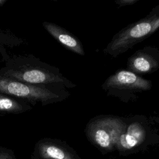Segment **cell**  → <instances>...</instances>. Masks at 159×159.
I'll return each mask as SVG.
<instances>
[{
  "label": "cell",
  "instance_id": "cell-14",
  "mask_svg": "<svg viewBox=\"0 0 159 159\" xmlns=\"http://www.w3.org/2000/svg\"><path fill=\"white\" fill-rule=\"evenodd\" d=\"M52 1H58V0H52Z\"/></svg>",
  "mask_w": 159,
  "mask_h": 159
},
{
  "label": "cell",
  "instance_id": "cell-11",
  "mask_svg": "<svg viewBox=\"0 0 159 159\" xmlns=\"http://www.w3.org/2000/svg\"><path fill=\"white\" fill-rule=\"evenodd\" d=\"M0 159H16L14 151L6 147H0Z\"/></svg>",
  "mask_w": 159,
  "mask_h": 159
},
{
  "label": "cell",
  "instance_id": "cell-8",
  "mask_svg": "<svg viewBox=\"0 0 159 159\" xmlns=\"http://www.w3.org/2000/svg\"><path fill=\"white\" fill-rule=\"evenodd\" d=\"M159 69V49L147 46L136 51L127 60V70L137 75L155 72Z\"/></svg>",
  "mask_w": 159,
  "mask_h": 159
},
{
  "label": "cell",
  "instance_id": "cell-2",
  "mask_svg": "<svg viewBox=\"0 0 159 159\" xmlns=\"http://www.w3.org/2000/svg\"><path fill=\"white\" fill-rule=\"evenodd\" d=\"M159 29V4L149 14L117 32L103 50L105 54L116 58L148 38Z\"/></svg>",
  "mask_w": 159,
  "mask_h": 159
},
{
  "label": "cell",
  "instance_id": "cell-9",
  "mask_svg": "<svg viewBox=\"0 0 159 159\" xmlns=\"http://www.w3.org/2000/svg\"><path fill=\"white\" fill-rule=\"evenodd\" d=\"M43 25L47 31L66 49L80 55H84V50L81 41L64 28L49 22H43Z\"/></svg>",
  "mask_w": 159,
  "mask_h": 159
},
{
  "label": "cell",
  "instance_id": "cell-5",
  "mask_svg": "<svg viewBox=\"0 0 159 159\" xmlns=\"http://www.w3.org/2000/svg\"><path fill=\"white\" fill-rule=\"evenodd\" d=\"M125 117L99 115L91 119L85 128L89 142L102 153L116 150L119 139L125 127Z\"/></svg>",
  "mask_w": 159,
  "mask_h": 159
},
{
  "label": "cell",
  "instance_id": "cell-13",
  "mask_svg": "<svg viewBox=\"0 0 159 159\" xmlns=\"http://www.w3.org/2000/svg\"><path fill=\"white\" fill-rule=\"evenodd\" d=\"M7 0H0V6H2L6 2Z\"/></svg>",
  "mask_w": 159,
  "mask_h": 159
},
{
  "label": "cell",
  "instance_id": "cell-6",
  "mask_svg": "<svg viewBox=\"0 0 159 159\" xmlns=\"http://www.w3.org/2000/svg\"><path fill=\"white\" fill-rule=\"evenodd\" d=\"M101 87L108 96L129 102L136 100L139 93L150 90L152 82L127 70H119L110 75Z\"/></svg>",
  "mask_w": 159,
  "mask_h": 159
},
{
  "label": "cell",
  "instance_id": "cell-7",
  "mask_svg": "<svg viewBox=\"0 0 159 159\" xmlns=\"http://www.w3.org/2000/svg\"><path fill=\"white\" fill-rule=\"evenodd\" d=\"M30 159H81L65 142L43 138L35 144Z\"/></svg>",
  "mask_w": 159,
  "mask_h": 159
},
{
  "label": "cell",
  "instance_id": "cell-12",
  "mask_svg": "<svg viewBox=\"0 0 159 159\" xmlns=\"http://www.w3.org/2000/svg\"><path fill=\"white\" fill-rule=\"evenodd\" d=\"M140 0H116L115 2L118 7L132 5Z\"/></svg>",
  "mask_w": 159,
  "mask_h": 159
},
{
  "label": "cell",
  "instance_id": "cell-4",
  "mask_svg": "<svg viewBox=\"0 0 159 159\" xmlns=\"http://www.w3.org/2000/svg\"><path fill=\"white\" fill-rule=\"evenodd\" d=\"M0 93L25 101L32 105L37 103L47 105L61 101L70 96L65 88L28 84L1 75Z\"/></svg>",
  "mask_w": 159,
  "mask_h": 159
},
{
  "label": "cell",
  "instance_id": "cell-3",
  "mask_svg": "<svg viewBox=\"0 0 159 159\" xmlns=\"http://www.w3.org/2000/svg\"><path fill=\"white\" fill-rule=\"evenodd\" d=\"M0 70V75L21 82L35 85L72 88L76 85L63 76L58 69L46 65L39 66L29 62H12Z\"/></svg>",
  "mask_w": 159,
  "mask_h": 159
},
{
  "label": "cell",
  "instance_id": "cell-1",
  "mask_svg": "<svg viewBox=\"0 0 159 159\" xmlns=\"http://www.w3.org/2000/svg\"><path fill=\"white\" fill-rule=\"evenodd\" d=\"M125 127L117 144L120 155L127 156L147 150L159 143L157 119L137 114L125 117Z\"/></svg>",
  "mask_w": 159,
  "mask_h": 159
},
{
  "label": "cell",
  "instance_id": "cell-10",
  "mask_svg": "<svg viewBox=\"0 0 159 159\" xmlns=\"http://www.w3.org/2000/svg\"><path fill=\"white\" fill-rule=\"evenodd\" d=\"M32 109L28 102L0 93V112L9 114H21Z\"/></svg>",
  "mask_w": 159,
  "mask_h": 159
}]
</instances>
